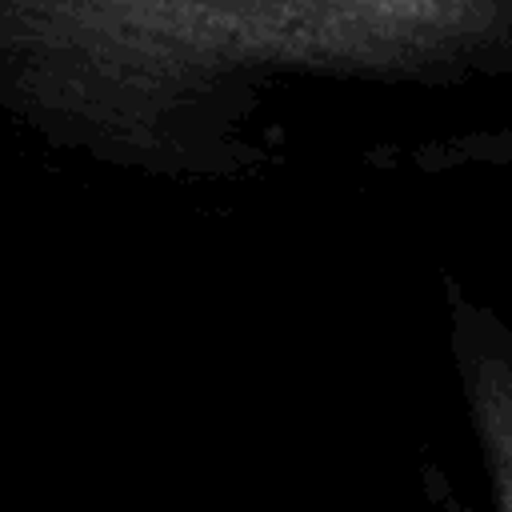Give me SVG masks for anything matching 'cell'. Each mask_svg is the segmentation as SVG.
<instances>
[{
  "instance_id": "6da1fadb",
  "label": "cell",
  "mask_w": 512,
  "mask_h": 512,
  "mask_svg": "<svg viewBox=\"0 0 512 512\" xmlns=\"http://www.w3.org/2000/svg\"><path fill=\"white\" fill-rule=\"evenodd\" d=\"M444 344L488 500L472 504L428 460L420 464V492L432 512H512V320L444 276Z\"/></svg>"
}]
</instances>
